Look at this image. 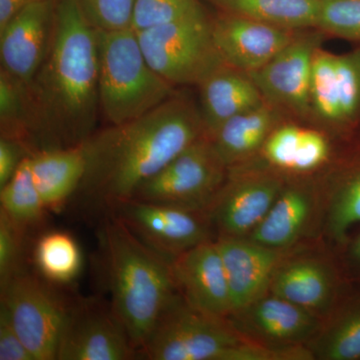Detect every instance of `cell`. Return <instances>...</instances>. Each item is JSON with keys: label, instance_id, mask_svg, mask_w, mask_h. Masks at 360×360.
<instances>
[{"label": "cell", "instance_id": "cell-1", "mask_svg": "<svg viewBox=\"0 0 360 360\" xmlns=\"http://www.w3.org/2000/svg\"><path fill=\"white\" fill-rule=\"evenodd\" d=\"M98 79L97 30L79 0H54L49 51L27 87L28 139L39 150L82 146L92 136L101 110Z\"/></svg>", "mask_w": 360, "mask_h": 360}, {"label": "cell", "instance_id": "cell-2", "mask_svg": "<svg viewBox=\"0 0 360 360\" xmlns=\"http://www.w3.org/2000/svg\"><path fill=\"white\" fill-rule=\"evenodd\" d=\"M205 135L200 105L176 91L141 117L110 125L84 142L87 165L80 191L108 210L134 198L142 184Z\"/></svg>", "mask_w": 360, "mask_h": 360}, {"label": "cell", "instance_id": "cell-3", "mask_svg": "<svg viewBox=\"0 0 360 360\" xmlns=\"http://www.w3.org/2000/svg\"><path fill=\"white\" fill-rule=\"evenodd\" d=\"M101 245L110 305L137 352L176 296L170 260L151 250L122 220L108 213Z\"/></svg>", "mask_w": 360, "mask_h": 360}, {"label": "cell", "instance_id": "cell-4", "mask_svg": "<svg viewBox=\"0 0 360 360\" xmlns=\"http://www.w3.org/2000/svg\"><path fill=\"white\" fill-rule=\"evenodd\" d=\"M297 347H274L245 341L224 319L193 309L177 293L137 352L148 360L309 359Z\"/></svg>", "mask_w": 360, "mask_h": 360}, {"label": "cell", "instance_id": "cell-5", "mask_svg": "<svg viewBox=\"0 0 360 360\" xmlns=\"http://www.w3.org/2000/svg\"><path fill=\"white\" fill-rule=\"evenodd\" d=\"M97 37L99 104L110 125L136 120L176 92L149 65L132 28L97 30Z\"/></svg>", "mask_w": 360, "mask_h": 360}, {"label": "cell", "instance_id": "cell-6", "mask_svg": "<svg viewBox=\"0 0 360 360\" xmlns=\"http://www.w3.org/2000/svg\"><path fill=\"white\" fill-rule=\"evenodd\" d=\"M137 33L149 65L170 84H200L222 63L205 9Z\"/></svg>", "mask_w": 360, "mask_h": 360}, {"label": "cell", "instance_id": "cell-7", "mask_svg": "<svg viewBox=\"0 0 360 360\" xmlns=\"http://www.w3.org/2000/svg\"><path fill=\"white\" fill-rule=\"evenodd\" d=\"M51 281L25 266L1 288V305L34 360H56L71 309Z\"/></svg>", "mask_w": 360, "mask_h": 360}, {"label": "cell", "instance_id": "cell-8", "mask_svg": "<svg viewBox=\"0 0 360 360\" xmlns=\"http://www.w3.org/2000/svg\"><path fill=\"white\" fill-rule=\"evenodd\" d=\"M227 176L229 168L205 135L142 184L132 198L207 212Z\"/></svg>", "mask_w": 360, "mask_h": 360}, {"label": "cell", "instance_id": "cell-9", "mask_svg": "<svg viewBox=\"0 0 360 360\" xmlns=\"http://www.w3.org/2000/svg\"><path fill=\"white\" fill-rule=\"evenodd\" d=\"M326 37L316 28L300 30L266 65L250 73L264 101L288 120L309 123L312 63Z\"/></svg>", "mask_w": 360, "mask_h": 360}, {"label": "cell", "instance_id": "cell-10", "mask_svg": "<svg viewBox=\"0 0 360 360\" xmlns=\"http://www.w3.org/2000/svg\"><path fill=\"white\" fill-rule=\"evenodd\" d=\"M309 124L340 134L359 127L360 47L338 54L321 46L315 52Z\"/></svg>", "mask_w": 360, "mask_h": 360}, {"label": "cell", "instance_id": "cell-11", "mask_svg": "<svg viewBox=\"0 0 360 360\" xmlns=\"http://www.w3.org/2000/svg\"><path fill=\"white\" fill-rule=\"evenodd\" d=\"M106 212L122 220L142 243L168 260L212 240V224L206 212L130 198L115 203Z\"/></svg>", "mask_w": 360, "mask_h": 360}, {"label": "cell", "instance_id": "cell-12", "mask_svg": "<svg viewBox=\"0 0 360 360\" xmlns=\"http://www.w3.org/2000/svg\"><path fill=\"white\" fill-rule=\"evenodd\" d=\"M284 187L283 177L276 170L231 168L208 208V217L220 236L248 238L266 217Z\"/></svg>", "mask_w": 360, "mask_h": 360}, {"label": "cell", "instance_id": "cell-13", "mask_svg": "<svg viewBox=\"0 0 360 360\" xmlns=\"http://www.w3.org/2000/svg\"><path fill=\"white\" fill-rule=\"evenodd\" d=\"M136 357L129 333L110 302L71 303L56 360H127Z\"/></svg>", "mask_w": 360, "mask_h": 360}, {"label": "cell", "instance_id": "cell-14", "mask_svg": "<svg viewBox=\"0 0 360 360\" xmlns=\"http://www.w3.org/2000/svg\"><path fill=\"white\" fill-rule=\"evenodd\" d=\"M170 269L177 292L191 307L219 319L231 316V291L217 241L180 253Z\"/></svg>", "mask_w": 360, "mask_h": 360}, {"label": "cell", "instance_id": "cell-15", "mask_svg": "<svg viewBox=\"0 0 360 360\" xmlns=\"http://www.w3.org/2000/svg\"><path fill=\"white\" fill-rule=\"evenodd\" d=\"M54 0L25 6L0 28L1 70L30 86L39 72L53 30Z\"/></svg>", "mask_w": 360, "mask_h": 360}, {"label": "cell", "instance_id": "cell-16", "mask_svg": "<svg viewBox=\"0 0 360 360\" xmlns=\"http://www.w3.org/2000/svg\"><path fill=\"white\" fill-rule=\"evenodd\" d=\"M296 32L222 11L212 20L213 41L219 56L227 65L248 73L266 65Z\"/></svg>", "mask_w": 360, "mask_h": 360}, {"label": "cell", "instance_id": "cell-17", "mask_svg": "<svg viewBox=\"0 0 360 360\" xmlns=\"http://www.w3.org/2000/svg\"><path fill=\"white\" fill-rule=\"evenodd\" d=\"M217 243L231 291L232 315L266 295L281 257L278 250L248 238L219 236Z\"/></svg>", "mask_w": 360, "mask_h": 360}, {"label": "cell", "instance_id": "cell-18", "mask_svg": "<svg viewBox=\"0 0 360 360\" xmlns=\"http://www.w3.org/2000/svg\"><path fill=\"white\" fill-rule=\"evenodd\" d=\"M233 314L238 315L243 328L274 347H297L319 328L314 312L272 293Z\"/></svg>", "mask_w": 360, "mask_h": 360}, {"label": "cell", "instance_id": "cell-19", "mask_svg": "<svg viewBox=\"0 0 360 360\" xmlns=\"http://www.w3.org/2000/svg\"><path fill=\"white\" fill-rule=\"evenodd\" d=\"M198 86L208 136L227 120L265 101L250 73L225 63L210 71Z\"/></svg>", "mask_w": 360, "mask_h": 360}, {"label": "cell", "instance_id": "cell-20", "mask_svg": "<svg viewBox=\"0 0 360 360\" xmlns=\"http://www.w3.org/2000/svg\"><path fill=\"white\" fill-rule=\"evenodd\" d=\"M286 120H290L281 111L264 101L227 120L210 137L220 158L231 169L245 165L260 153L271 132Z\"/></svg>", "mask_w": 360, "mask_h": 360}, {"label": "cell", "instance_id": "cell-21", "mask_svg": "<svg viewBox=\"0 0 360 360\" xmlns=\"http://www.w3.org/2000/svg\"><path fill=\"white\" fill-rule=\"evenodd\" d=\"M35 186L47 210L58 212L82 186L86 172L84 144L49 148L30 155Z\"/></svg>", "mask_w": 360, "mask_h": 360}, {"label": "cell", "instance_id": "cell-22", "mask_svg": "<svg viewBox=\"0 0 360 360\" xmlns=\"http://www.w3.org/2000/svg\"><path fill=\"white\" fill-rule=\"evenodd\" d=\"M270 290L272 295L316 314L328 307L333 300L335 277L321 262L296 260L276 270Z\"/></svg>", "mask_w": 360, "mask_h": 360}, {"label": "cell", "instance_id": "cell-23", "mask_svg": "<svg viewBox=\"0 0 360 360\" xmlns=\"http://www.w3.org/2000/svg\"><path fill=\"white\" fill-rule=\"evenodd\" d=\"M260 153L276 172L307 174L321 165L324 146L314 127L286 120L271 132Z\"/></svg>", "mask_w": 360, "mask_h": 360}, {"label": "cell", "instance_id": "cell-24", "mask_svg": "<svg viewBox=\"0 0 360 360\" xmlns=\"http://www.w3.org/2000/svg\"><path fill=\"white\" fill-rule=\"evenodd\" d=\"M314 198L309 187H284L264 219L248 236L259 245L283 250L300 238L309 220Z\"/></svg>", "mask_w": 360, "mask_h": 360}, {"label": "cell", "instance_id": "cell-25", "mask_svg": "<svg viewBox=\"0 0 360 360\" xmlns=\"http://www.w3.org/2000/svg\"><path fill=\"white\" fill-rule=\"evenodd\" d=\"M222 13L291 30L316 27L319 0H208Z\"/></svg>", "mask_w": 360, "mask_h": 360}, {"label": "cell", "instance_id": "cell-26", "mask_svg": "<svg viewBox=\"0 0 360 360\" xmlns=\"http://www.w3.org/2000/svg\"><path fill=\"white\" fill-rule=\"evenodd\" d=\"M0 210L25 232L44 221L49 210L35 186L30 155L6 186L0 187Z\"/></svg>", "mask_w": 360, "mask_h": 360}, {"label": "cell", "instance_id": "cell-27", "mask_svg": "<svg viewBox=\"0 0 360 360\" xmlns=\"http://www.w3.org/2000/svg\"><path fill=\"white\" fill-rule=\"evenodd\" d=\"M34 262L39 274L46 281L68 283L77 278L82 269V251L70 234L51 231L37 240Z\"/></svg>", "mask_w": 360, "mask_h": 360}, {"label": "cell", "instance_id": "cell-28", "mask_svg": "<svg viewBox=\"0 0 360 360\" xmlns=\"http://www.w3.org/2000/svg\"><path fill=\"white\" fill-rule=\"evenodd\" d=\"M314 350L321 359H360V303L341 315L319 338Z\"/></svg>", "mask_w": 360, "mask_h": 360}, {"label": "cell", "instance_id": "cell-29", "mask_svg": "<svg viewBox=\"0 0 360 360\" xmlns=\"http://www.w3.org/2000/svg\"><path fill=\"white\" fill-rule=\"evenodd\" d=\"M328 224L331 236L338 240H343L348 231L360 224V167L338 187L329 208Z\"/></svg>", "mask_w": 360, "mask_h": 360}, {"label": "cell", "instance_id": "cell-30", "mask_svg": "<svg viewBox=\"0 0 360 360\" xmlns=\"http://www.w3.org/2000/svg\"><path fill=\"white\" fill-rule=\"evenodd\" d=\"M316 30L360 42V0H319Z\"/></svg>", "mask_w": 360, "mask_h": 360}, {"label": "cell", "instance_id": "cell-31", "mask_svg": "<svg viewBox=\"0 0 360 360\" xmlns=\"http://www.w3.org/2000/svg\"><path fill=\"white\" fill-rule=\"evenodd\" d=\"M200 0H137L132 30L139 32L200 11Z\"/></svg>", "mask_w": 360, "mask_h": 360}, {"label": "cell", "instance_id": "cell-32", "mask_svg": "<svg viewBox=\"0 0 360 360\" xmlns=\"http://www.w3.org/2000/svg\"><path fill=\"white\" fill-rule=\"evenodd\" d=\"M137 0H79L87 21L99 32L132 28Z\"/></svg>", "mask_w": 360, "mask_h": 360}, {"label": "cell", "instance_id": "cell-33", "mask_svg": "<svg viewBox=\"0 0 360 360\" xmlns=\"http://www.w3.org/2000/svg\"><path fill=\"white\" fill-rule=\"evenodd\" d=\"M25 233L0 210V286L25 266L22 255Z\"/></svg>", "mask_w": 360, "mask_h": 360}, {"label": "cell", "instance_id": "cell-34", "mask_svg": "<svg viewBox=\"0 0 360 360\" xmlns=\"http://www.w3.org/2000/svg\"><path fill=\"white\" fill-rule=\"evenodd\" d=\"M0 360H34L4 310L0 309Z\"/></svg>", "mask_w": 360, "mask_h": 360}, {"label": "cell", "instance_id": "cell-35", "mask_svg": "<svg viewBox=\"0 0 360 360\" xmlns=\"http://www.w3.org/2000/svg\"><path fill=\"white\" fill-rule=\"evenodd\" d=\"M27 153L25 144L18 139L1 136L0 139V187L6 186L15 174Z\"/></svg>", "mask_w": 360, "mask_h": 360}, {"label": "cell", "instance_id": "cell-36", "mask_svg": "<svg viewBox=\"0 0 360 360\" xmlns=\"http://www.w3.org/2000/svg\"><path fill=\"white\" fill-rule=\"evenodd\" d=\"M41 0H0V28L25 6Z\"/></svg>", "mask_w": 360, "mask_h": 360}, {"label": "cell", "instance_id": "cell-37", "mask_svg": "<svg viewBox=\"0 0 360 360\" xmlns=\"http://www.w3.org/2000/svg\"><path fill=\"white\" fill-rule=\"evenodd\" d=\"M350 255L354 258L355 262L360 265V234L354 239L350 248Z\"/></svg>", "mask_w": 360, "mask_h": 360}]
</instances>
